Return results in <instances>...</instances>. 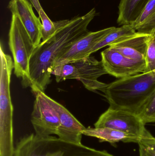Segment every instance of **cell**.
I'll return each mask as SVG.
<instances>
[{"label": "cell", "instance_id": "cell-1", "mask_svg": "<svg viewBox=\"0 0 155 156\" xmlns=\"http://www.w3.org/2000/svg\"><path fill=\"white\" fill-rule=\"evenodd\" d=\"M96 15L93 8L84 15L67 20L47 41L35 47L30 59L28 83L35 94L44 92L51 82L52 66L56 58L66 48L89 32L88 26Z\"/></svg>", "mask_w": 155, "mask_h": 156}, {"label": "cell", "instance_id": "cell-2", "mask_svg": "<svg viewBox=\"0 0 155 156\" xmlns=\"http://www.w3.org/2000/svg\"><path fill=\"white\" fill-rule=\"evenodd\" d=\"M110 107L138 115L155 93V70L119 79L103 91Z\"/></svg>", "mask_w": 155, "mask_h": 156}, {"label": "cell", "instance_id": "cell-3", "mask_svg": "<svg viewBox=\"0 0 155 156\" xmlns=\"http://www.w3.org/2000/svg\"><path fill=\"white\" fill-rule=\"evenodd\" d=\"M0 156H14L13 112L10 83L13 61L0 47Z\"/></svg>", "mask_w": 155, "mask_h": 156}, {"label": "cell", "instance_id": "cell-4", "mask_svg": "<svg viewBox=\"0 0 155 156\" xmlns=\"http://www.w3.org/2000/svg\"><path fill=\"white\" fill-rule=\"evenodd\" d=\"M9 46L13 58L14 73L28 87L30 61L35 47L19 17L12 15L9 32Z\"/></svg>", "mask_w": 155, "mask_h": 156}, {"label": "cell", "instance_id": "cell-5", "mask_svg": "<svg viewBox=\"0 0 155 156\" xmlns=\"http://www.w3.org/2000/svg\"><path fill=\"white\" fill-rule=\"evenodd\" d=\"M140 117L127 111L109 108L94 124L96 128H109L141 137L147 129Z\"/></svg>", "mask_w": 155, "mask_h": 156}, {"label": "cell", "instance_id": "cell-6", "mask_svg": "<svg viewBox=\"0 0 155 156\" xmlns=\"http://www.w3.org/2000/svg\"><path fill=\"white\" fill-rule=\"evenodd\" d=\"M35 95L31 115L35 134L41 137L56 135L60 126L57 112L46 99L44 92H38Z\"/></svg>", "mask_w": 155, "mask_h": 156}, {"label": "cell", "instance_id": "cell-7", "mask_svg": "<svg viewBox=\"0 0 155 156\" xmlns=\"http://www.w3.org/2000/svg\"><path fill=\"white\" fill-rule=\"evenodd\" d=\"M115 27L105 28L96 32H90L66 48L56 57L52 66L74 63L91 56L92 49Z\"/></svg>", "mask_w": 155, "mask_h": 156}, {"label": "cell", "instance_id": "cell-8", "mask_svg": "<svg viewBox=\"0 0 155 156\" xmlns=\"http://www.w3.org/2000/svg\"><path fill=\"white\" fill-rule=\"evenodd\" d=\"M101 57V61L107 74L116 78L122 79L143 73L146 67L145 61L127 58L111 47L102 52Z\"/></svg>", "mask_w": 155, "mask_h": 156}, {"label": "cell", "instance_id": "cell-9", "mask_svg": "<svg viewBox=\"0 0 155 156\" xmlns=\"http://www.w3.org/2000/svg\"><path fill=\"white\" fill-rule=\"evenodd\" d=\"M60 156L57 137H41L33 133L20 139L14 154V156Z\"/></svg>", "mask_w": 155, "mask_h": 156}, {"label": "cell", "instance_id": "cell-10", "mask_svg": "<svg viewBox=\"0 0 155 156\" xmlns=\"http://www.w3.org/2000/svg\"><path fill=\"white\" fill-rule=\"evenodd\" d=\"M45 97L59 116L60 126L56 134L58 138L67 143L82 144V132L86 127L64 106L46 94Z\"/></svg>", "mask_w": 155, "mask_h": 156}, {"label": "cell", "instance_id": "cell-11", "mask_svg": "<svg viewBox=\"0 0 155 156\" xmlns=\"http://www.w3.org/2000/svg\"><path fill=\"white\" fill-rule=\"evenodd\" d=\"M8 9L19 17L29 34L35 47L41 43L42 23L35 14L32 6L27 0H11Z\"/></svg>", "mask_w": 155, "mask_h": 156}, {"label": "cell", "instance_id": "cell-12", "mask_svg": "<svg viewBox=\"0 0 155 156\" xmlns=\"http://www.w3.org/2000/svg\"><path fill=\"white\" fill-rule=\"evenodd\" d=\"M78 69L79 80L87 90L91 91H101L103 92L108 84L101 82L98 79L107 74L102 61L90 56L73 63Z\"/></svg>", "mask_w": 155, "mask_h": 156}, {"label": "cell", "instance_id": "cell-13", "mask_svg": "<svg viewBox=\"0 0 155 156\" xmlns=\"http://www.w3.org/2000/svg\"><path fill=\"white\" fill-rule=\"evenodd\" d=\"M149 35L136 32L126 36L109 47L133 60L145 62Z\"/></svg>", "mask_w": 155, "mask_h": 156}, {"label": "cell", "instance_id": "cell-14", "mask_svg": "<svg viewBox=\"0 0 155 156\" xmlns=\"http://www.w3.org/2000/svg\"><path fill=\"white\" fill-rule=\"evenodd\" d=\"M83 135L97 138L100 142H107L112 145L122 142L137 143L141 138L136 136L109 128H86L82 132Z\"/></svg>", "mask_w": 155, "mask_h": 156}, {"label": "cell", "instance_id": "cell-15", "mask_svg": "<svg viewBox=\"0 0 155 156\" xmlns=\"http://www.w3.org/2000/svg\"><path fill=\"white\" fill-rule=\"evenodd\" d=\"M149 0H121L117 23L119 25H132L141 15Z\"/></svg>", "mask_w": 155, "mask_h": 156}, {"label": "cell", "instance_id": "cell-16", "mask_svg": "<svg viewBox=\"0 0 155 156\" xmlns=\"http://www.w3.org/2000/svg\"><path fill=\"white\" fill-rule=\"evenodd\" d=\"M61 156H114L106 150H98L81 144L67 143L58 137Z\"/></svg>", "mask_w": 155, "mask_h": 156}, {"label": "cell", "instance_id": "cell-17", "mask_svg": "<svg viewBox=\"0 0 155 156\" xmlns=\"http://www.w3.org/2000/svg\"><path fill=\"white\" fill-rule=\"evenodd\" d=\"M132 25L136 32L150 34L155 30V0H149L143 12Z\"/></svg>", "mask_w": 155, "mask_h": 156}, {"label": "cell", "instance_id": "cell-18", "mask_svg": "<svg viewBox=\"0 0 155 156\" xmlns=\"http://www.w3.org/2000/svg\"><path fill=\"white\" fill-rule=\"evenodd\" d=\"M136 32L132 25H124L121 27H115L113 31L109 33L102 41L97 44L91 51V54L95 53L99 49L109 46L112 44L119 41L126 36L133 34Z\"/></svg>", "mask_w": 155, "mask_h": 156}, {"label": "cell", "instance_id": "cell-19", "mask_svg": "<svg viewBox=\"0 0 155 156\" xmlns=\"http://www.w3.org/2000/svg\"><path fill=\"white\" fill-rule=\"evenodd\" d=\"M38 14L42 21V43H45L49 38H51L57 31L58 28L68 20H62L61 21L52 22L50 20L42 8L41 9Z\"/></svg>", "mask_w": 155, "mask_h": 156}, {"label": "cell", "instance_id": "cell-20", "mask_svg": "<svg viewBox=\"0 0 155 156\" xmlns=\"http://www.w3.org/2000/svg\"><path fill=\"white\" fill-rule=\"evenodd\" d=\"M52 75L55 76L57 83L70 79L79 80L78 69L73 63L55 67L52 69Z\"/></svg>", "mask_w": 155, "mask_h": 156}, {"label": "cell", "instance_id": "cell-21", "mask_svg": "<svg viewBox=\"0 0 155 156\" xmlns=\"http://www.w3.org/2000/svg\"><path fill=\"white\" fill-rule=\"evenodd\" d=\"M145 62L146 67L144 72L155 70V30L149 35Z\"/></svg>", "mask_w": 155, "mask_h": 156}, {"label": "cell", "instance_id": "cell-22", "mask_svg": "<svg viewBox=\"0 0 155 156\" xmlns=\"http://www.w3.org/2000/svg\"><path fill=\"white\" fill-rule=\"evenodd\" d=\"M137 116L140 117L144 124L155 122V93Z\"/></svg>", "mask_w": 155, "mask_h": 156}, {"label": "cell", "instance_id": "cell-23", "mask_svg": "<svg viewBox=\"0 0 155 156\" xmlns=\"http://www.w3.org/2000/svg\"><path fill=\"white\" fill-rule=\"evenodd\" d=\"M138 144H141L145 147H150L155 151V137L147 130L141 137Z\"/></svg>", "mask_w": 155, "mask_h": 156}, {"label": "cell", "instance_id": "cell-24", "mask_svg": "<svg viewBox=\"0 0 155 156\" xmlns=\"http://www.w3.org/2000/svg\"><path fill=\"white\" fill-rule=\"evenodd\" d=\"M139 144V156H148L144 147L141 144Z\"/></svg>", "mask_w": 155, "mask_h": 156}, {"label": "cell", "instance_id": "cell-25", "mask_svg": "<svg viewBox=\"0 0 155 156\" xmlns=\"http://www.w3.org/2000/svg\"><path fill=\"white\" fill-rule=\"evenodd\" d=\"M30 1L33 4V5L34 6L38 13L39 12V11L41 10V9H42V7H41L40 4L39 3V2H38V0H30Z\"/></svg>", "mask_w": 155, "mask_h": 156}, {"label": "cell", "instance_id": "cell-26", "mask_svg": "<svg viewBox=\"0 0 155 156\" xmlns=\"http://www.w3.org/2000/svg\"><path fill=\"white\" fill-rule=\"evenodd\" d=\"M144 147L148 156H155V150L151 149L150 147Z\"/></svg>", "mask_w": 155, "mask_h": 156}]
</instances>
